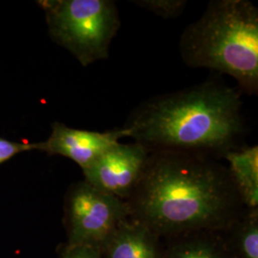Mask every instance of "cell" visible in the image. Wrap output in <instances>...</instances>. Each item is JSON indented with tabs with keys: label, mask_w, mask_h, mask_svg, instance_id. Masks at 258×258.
Instances as JSON below:
<instances>
[{
	"label": "cell",
	"mask_w": 258,
	"mask_h": 258,
	"mask_svg": "<svg viewBox=\"0 0 258 258\" xmlns=\"http://www.w3.org/2000/svg\"><path fill=\"white\" fill-rule=\"evenodd\" d=\"M243 92L219 78L154 96L123 124L127 137L149 152L173 150L223 157L246 135Z\"/></svg>",
	"instance_id": "cell-1"
},
{
	"label": "cell",
	"mask_w": 258,
	"mask_h": 258,
	"mask_svg": "<svg viewBox=\"0 0 258 258\" xmlns=\"http://www.w3.org/2000/svg\"><path fill=\"white\" fill-rule=\"evenodd\" d=\"M130 197L129 211L145 225L164 231L222 221L240 198L228 168L215 158L173 150L150 152Z\"/></svg>",
	"instance_id": "cell-2"
},
{
	"label": "cell",
	"mask_w": 258,
	"mask_h": 258,
	"mask_svg": "<svg viewBox=\"0 0 258 258\" xmlns=\"http://www.w3.org/2000/svg\"><path fill=\"white\" fill-rule=\"evenodd\" d=\"M179 49L184 64L232 78L245 94L258 91V9L249 0H212L184 28Z\"/></svg>",
	"instance_id": "cell-3"
},
{
	"label": "cell",
	"mask_w": 258,
	"mask_h": 258,
	"mask_svg": "<svg viewBox=\"0 0 258 258\" xmlns=\"http://www.w3.org/2000/svg\"><path fill=\"white\" fill-rule=\"evenodd\" d=\"M50 37L83 66L106 59L120 27L112 0H51L40 2Z\"/></svg>",
	"instance_id": "cell-4"
},
{
	"label": "cell",
	"mask_w": 258,
	"mask_h": 258,
	"mask_svg": "<svg viewBox=\"0 0 258 258\" xmlns=\"http://www.w3.org/2000/svg\"><path fill=\"white\" fill-rule=\"evenodd\" d=\"M128 212L121 199L86 182L76 185L68 200L71 246L96 248L106 242Z\"/></svg>",
	"instance_id": "cell-5"
},
{
	"label": "cell",
	"mask_w": 258,
	"mask_h": 258,
	"mask_svg": "<svg viewBox=\"0 0 258 258\" xmlns=\"http://www.w3.org/2000/svg\"><path fill=\"white\" fill-rule=\"evenodd\" d=\"M149 154L140 143L119 142L83 168L85 182L119 199L130 197L144 174Z\"/></svg>",
	"instance_id": "cell-6"
},
{
	"label": "cell",
	"mask_w": 258,
	"mask_h": 258,
	"mask_svg": "<svg viewBox=\"0 0 258 258\" xmlns=\"http://www.w3.org/2000/svg\"><path fill=\"white\" fill-rule=\"evenodd\" d=\"M126 137L123 127L98 132L71 128L63 123L55 122L49 138L39 143L38 150L69 158L83 169L107 148Z\"/></svg>",
	"instance_id": "cell-7"
},
{
	"label": "cell",
	"mask_w": 258,
	"mask_h": 258,
	"mask_svg": "<svg viewBox=\"0 0 258 258\" xmlns=\"http://www.w3.org/2000/svg\"><path fill=\"white\" fill-rule=\"evenodd\" d=\"M224 158L229 164V173L240 199L255 208L258 204V147L246 146L228 151Z\"/></svg>",
	"instance_id": "cell-8"
},
{
	"label": "cell",
	"mask_w": 258,
	"mask_h": 258,
	"mask_svg": "<svg viewBox=\"0 0 258 258\" xmlns=\"http://www.w3.org/2000/svg\"><path fill=\"white\" fill-rule=\"evenodd\" d=\"M142 223H120L107 239V258H156V248Z\"/></svg>",
	"instance_id": "cell-9"
},
{
	"label": "cell",
	"mask_w": 258,
	"mask_h": 258,
	"mask_svg": "<svg viewBox=\"0 0 258 258\" xmlns=\"http://www.w3.org/2000/svg\"><path fill=\"white\" fill-rule=\"evenodd\" d=\"M131 3L164 19L180 17L187 5L185 0H133Z\"/></svg>",
	"instance_id": "cell-10"
},
{
	"label": "cell",
	"mask_w": 258,
	"mask_h": 258,
	"mask_svg": "<svg viewBox=\"0 0 258 258\" xmlns=\"http://www.w3.org/2000/svg\"><path fill=\"white\" fill-rule=\"evenodd\" d=\"M39 143L35 144H22L12 142L5 139L0 138V164L6 162L12 157L19 154L20 152L30 151V150H38Z\"/></svg>",
	"instance_id": "cell-11"
},
{
	"label": "cell",
	"mask_w": 258,
	"mask_h": 258,
	"mask_svg": "<svg viewBox=\"0 0 258 258\" xmlns=\"http://www.w3.org/2000/svg\"><path fill=\"white\" fill-rule=\"evenodd\" d=\"M241 248L245 257L258 258V229L255 223L251 222L244 231Z\"/></svg>",
	"instance_id": "cell-12"
},
{
	"label": "cell",
	"mask_w": 258,
	"mask_h": 258,
	"mask_svg": "<svg viewBox=\"0 0 258 258\" xmlns=\"http://www.w3.org/2000/svg\"><path fill=\"white\" fill-rule=\"evenodd\" d=\"M171 258H220L214 249L206 245H191L179 249Z\"/></svg>",
	"instance_id": "cell-13"
},
{
	"label": "cell",
	"mask_w": 258,
	"mask_h": 258,
	"mask_svg": "<svg viewBox=\"0 0 258 258\" xmlns=\"http://www.w3.org/2000/svg\"><path fill=\"white\" fill-rule=\"evenodd\" d=\"M63 258H101V255L95 247L71 246Z\"/></svg>",
	"instance_id": "cell-14"
}]
</instances>
